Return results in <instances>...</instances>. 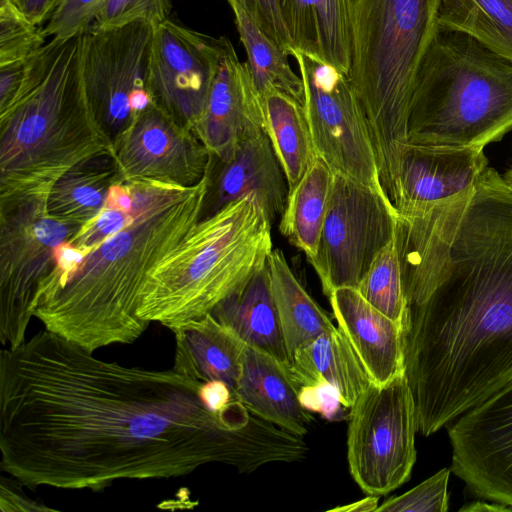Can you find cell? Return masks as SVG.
Listing matches in <instances>:
<instances>
[{"label": "cell", "mask_w": 512, "mask_h": 512, "mask_svg": "<svg viewBox=\"0 0 512 512\" xmlns=\"http://www.w3.org/2000/svg\"><path fill=\"white\" fill-rule=\"evenodd\" d=\"M201 381L129 367L46 329L0 353V466L34 489L102 490L210 463L240 473L282 460L285 434L234 399L210 411Z\"/></svg>", "instance_id": "1"}, {"label": "cell", "mask_w": 512, "mask_h": 512, "mask_svg": "<svg viewBox=\"0 0 512 512\" xmlns=\"http://www.w3.org/2000/svg\"><path fill=\"white\" fill-rule=\"evenodd\" d=\"M404 374L429 436L512 381V190L493 168L454 197L396 212Z\"/></svg>", "instance_id": "2"}, {"label": "cell", "mask_w": 512, "mask_h": 512, "mask_svg": "<svg viewBox=\"0 0 512 512\" xmlns=\"http://www.w3.org/2000/svg\"><path fill=\"white\" fill-rule=\"evenodd\" d=\"M126 183L130 221L86 254L61 245L33 304L46 330L92 353L131 344L146 331L149 324L137 315L142 286L202 218L209 188L207 174L191 187Z\"/></svg>", "instance_id": "3"}, {"label": "cell", "mask_w": 512, "mask_h": 512, "mask_svg": "<svg viewBox=\"0 0 512 512\" xmlns=\"http://www.w3.org/2000/svg\"><path fill=\"white\" fill-rule=\"evenodd\" d=\"M81 51L82 34L51 38L28 60L18 95L0 110V212L46 200L78 164L114 156L85 91Z\"/></svg>", "instance_id": "4"}, {"label": "cell", "mask_w": 512, "mask_h": 512, "mask_svg": "<svg viewBox=\"0 0 512 512\" xmlns=\"http://www.w3.org/2000/svg\"><path fill=\"white\" fill-rule=\"evenodd\" d=\"M439 0H351L352 89L364 114L381 185L392 201L413 88L437 28Z\"/></svg>", "instance_id": "5"}, {"label": "cell", "mask_w": 512, "mask_h": 512, "mask_svg": "<svg viewBox=\"0 0 512 512\" xmlns=\"http://www.w3.org/2000/svg\"><path fill=\"white\" fill-rule=\"evenodd\" d=\"M512 130V61L440 24L411 97L407 144L482 147Z\"/></svg>", "instance_id": "6"}, {"label": "cell", "mask_w": 512, "mask_h": 512, "mask_svg": "<svg viewBox=\"0 0 512 512\" xmlns=\"http://www.w3.org/2000/svg\"><path fill=\"white\" fill-rule=\"evenodd\" d=\"M271 222L249 198L202 218L150 272L137 315L173 330L198 320L265 266L273 250Z\"/></svg>", "instance_id": "7"}, {"label": "cell", "mask_w": 512, "mask_h": 512, "mask_svg": "<svg viewBox=\"0 0 512 512\" xmlns=\"http://www.w3.org/2000/svg\"><path fill=\"white\" fill-rule=\"evenodd\" d=\"M347 460L351 476L368 495L388 494L409 478L416 461V408L407 378L372 383L351 407Z\"/></svg>", "instance_id": "8"}, {"label": "cell", "mask_w": 512, "mask_h": 512, "mask_svg": "<svg viewBox=\"0 0 512 512\" xmlns=\"http://www.w3.org/2000/svg\"><path fill=\"white\" fill-rule=\"evenodd\" d=\"M81 226L46 211V200H33L0 212V339L20 345L33 317L41 283L55 263L58 248Z\"/></svg>", "instance_id": "9"}, {"label": "cell", "mask_w": 512, "mask_h": 512, "mask_svg": "<svg viewBox=\"0 0 512 512\" xmlns=\"http://www.w3.org/2000/svg\"><path fill=\"white\" fill-rule=\"evenodd\" d=\"M291 56L303 82V107L317 156L333 172L362 182L389 199L381 185L367 123L348 76L302 52L293 51Z\"/></svg>", "instance_id": "10"}, {"label": "cell", "mask_w": 512, "mask_h": 512, "mask_svg": "<svg viewBox=\"0 0 512 512\" xmlns=\"http://www.w3.org/2000/svg\"><path fill=\"white\" fill-rule=\"evenodd\" d=\"M396 209L371 187L334 172L318 255L311 264L327 297L357 288L377 253L394 237Z\"/></svg>", "instance_id": "11"}, {"label": "cell", "mask_w": 512, "mask_h": 512, "mask_svg": "<svg viewBox=\"0 0 512 512\" xmlns=\"http://www.w3.org/2000/svg\"><path fill=\"white\" fill-rule=\"evenodd\" d=\"M153 35L154 27L145 21L82 34L85 91L112 142L151 103L148 72Z\"/></svg>", "instance_id": "12"}, {"label": "cell", "mask_w": 512, "mask_h": 512, "mask_svg": "<svg viewBox=\"0 0 512 512\" xmlns=\"http://www.w3.org/2000/svg\"><path fill=\"white\" fill-rule=\"evenodd\" d=\"M221 58V37L196 32L170 18L154 28L148 90L151 102L194 131Z\"/></svg>", "instance_id": "13"}, {"label": "cell", "mask_w": 512, "mask_h": 512, "mask_svg": "<svg viewBox=\"0 0 512 512\" xmlns=\"http://www.w3.org/2000/svg\"><path fill=\"white\" fill-rule=\"evenodd\" d=\"M451 471L475 495L512 508V381L448 427Z\"/></svg>", "instance_id": "14"}, {"label": "cell", "mask_w": 512, "mask_h": 512, "mask_svg": "<svg viewBox=\"0 0 512 512\" xmlns=\"http://www.w3.org/2000/svg\"><path fill=\"white\" fill-rule=\"evenodd\" d=\"M118 182L153 180L191 187L207 174L211 153L196 133L152 102L113 141Z\"/></svg>", "instance_id": "15"}, {"label": "cell", "mask_w": 512, "mask_h": 512, "mask_svg": "<svg viewBox=\"0 0 512 512\" xmlns=\"http://www.w3.org/2000/svg\"><path fill=\"white\" fill-rule=\"evenodd\" d=\"M263 103L252 83L248 66L226 37H221V58L205 109L194 132L212 156L225 161L247 136L264 129Z\"/></svg>", "instance_id": "16"}, {"label": "cell", "mask_w": 512, "mask_h": 512, "mask_svg": "<svg viewBox=\"0 0 512 512\" xmlns=\"http://www.w3.org/2000/svg\"><path fill=\"white\" fill-rule=\"evenodd\" d=\"M207 175L202 218L243 198L255 201L271 224L282 215L289 191L287 180L264 129L244 138L225 161L211 155Z\"/></svg>", "instance_id": "17"}, {"label": "cell", "mask_w": 512, "mask_h": 512, "mask_svg": "<svg viewBox=\"0 0 512 512\" xmlns=\"http://www.w3.org/2000/svg\"><path fill=\"white\" fill-rule=\"evenodd\" d=\"M487 165L482 147L407 145L392 201L396 212L425 209L454 197Z\"/></svg>", "instance_id": "18"}, {"label": "cell", "mask_w": 512, "mask_h": 512, "mask_svg": "<svg viewBox=\"0 0 512 512\" xmlns=\"http://www.w3.org/2000/svg\"><path fill=\"white\" fill-rule=\"evenodd\" d=\"M343 332L375 384L404 372V328L372 306L356 288L340 287L328 297Z\"/></svg>", "instance_id": "19"}, {"label": "cell", "mask_w": 512, "mask_h": 512, "mask_svg": "<svg viewBox=\"0 0 512 512\" xmlns=\"http://www.w3.org/2000/svg\"><path fill=\"white\" fill-rule=\"evenodd\" d=\"M234 395L254 415L295 435L307 434L313 422L289 365L248 346Z\"/></svg>", "instance_id": "20"}, {"label": "cell", "mask_w": 512, "mask_h": 512, "mask_svg": "<svg viewBox=\"0 0 512 512\" xmlns=\"http://www.w3.org/2000/svg\"><path fill=\"white\" fill-rule=\"evenodd\" d=\"M293 51L315 57L348 76L351 0H278Z\"/></svg>", "instance_id": "21"}, {"label": "cell", "mask_w": 512, "mask_h": 512, "mask_svg": "<svg viewBox=\"0 0 512 512\" xmlns=\"http://www.w3.org/2000/svg\"><path fill=\"white\" fill-rule=\"evenodd\" d=\"M173 367L201 382L219 380L235 391L246 345L211 313L171 330Z\"/></svg>", "instance_id": "22"}, {"label": "cell", "mask_w": 512, "mask_h": 512, "mask_svg": "<svg viewBox=\"0 0 512 512\" xmlns=\"http://www.w3.org/2000/svg\"><path fill=\"white\" fill-rule=\"evenodd\" d=\"M211 314L230 328L246 346L290 366L272 294L268 262L221 301Z\"/></svg>", "instance_id": "23"}, {"label": "cell", "mask_w": 512, "mask_h": 512, "mask_svg": "<svg viewBox=\"0 0 512 512\" xmlns=\"http://www.w3.org/2000/svg\"><path fill=\"white\" fill-rule=\"evenodd\" d=\"M289 368L299 387L330 386L348 409L373 383L337 326L299 347L290 360Z\"/></svg>", "instance_id": "24"}, {"label": "cell", "mask_w": 512, "mask_h": 512, "mask_svg": "<svg viewBox=\"0 0 512 512\" xmlns=\"http://www.w3.org/2000/svg\"><path fill=\"white\" fill-rule=\"evenodd\" d=\"M116 182L118 171L112 155L89 159L55 182L46 198V211L60 221L82 227L101 213Z\"/></svg>", "instance_id": "25"}, {"label": "cell", "mask_w": 512, "mask_h": 512, "mask_svg": "<svg viewBox=\"0 0 512 512\" xmlns=\"http://www.w3.org/2000/svg\"><path fill=\"white\" fill-rule=\"evenodd\" d=\"M333 176L334 172L328 164L317 157L297 185L288 192L280 216L281 234L306 255L310 264L318 255Z\"/></svg>", "instance_id": "26"}, {"label": "cell", "mask_w": 512, "mask_h": 512, "mask_svg": "<svg viewBox=\"0 0 512 512\" xmlns=\"http://www.w3.org/2000/svg\"><path fill=\"white\" fill-rule=\"evenodd\" d=\"M268 269L274 302L291 360L299 347L336 326L296 278L281 249L272 250Z\"/></svg>", "instance_id": "27"}, {"label": "cell", "mask_w": 512, "mask_h": 512, "mask_svg": "<svg viewBox=\"0 0 512 512\" xmlns=\"http://www.w3.org/2000/svg\"><path fill=\"white\" fill-rule=\"evenodd\" d=\"M263 110L264 130L290 191L318 157L304 107L293 97L274 91L264 98Z\"/></svg>", "instance_id": "28"}, {"label": "cell", "mask_w": 512, "mask_h": 512, "mask_svg": "<svg viewBox=\"0 0 512 512\" xmlns=\"http://www.w3.org/2000/svg\"><path fill=\"white\" fill-rule=\"evenodd\" d=\"M230 7L247 54L248 71L262 103L269 93L279 91L303 105V82L292 70L288 61L289 55L270 40L240 7Z\"/></svg>", "instance_id": "29"}, {"label": "cell", "mask_w": 512, "mask_h": 512, "mask_svg": "<svg viewBox=\"0 0 512 512\" xmlns=\"http://www.w3.org/2000/svg\"><path fill=\"white\" fill-rule=\"evenodd\" d=\"M437 21L512 61V0H439Z\"/></svg>", "instance_id": "30"}, {"label": "cell", "mask_w": 512, "mask_h": 512, "mask_svg": "<svg viewBox=\"0 0 512 512\" xmlns=\"http://www.w3.org/2000/svg\"><path fill=\"white\" fill-rule=\"evenodd\" d=\"M356 289L372 306L404 328L407 301L394 237L377 253Z\"/></svg>", "instance_id": "31"}, {"label": "cell", "mask_w": 512, "mask_h": 512, "mask_svg": "<svg viewBox=\"0 0 512 512\" xmlns=\"http://www.w3.org/2000/svg\"><path fill=\"white\" fill-rule=\"evenodd\" d=\"M131 193L126 182H116L110 188L101 213L83 225L66 244L83 255L120 231L131 219Z\"/></svg>", "instance_id": "32"}, {"label": "cell", "mask_w": 512, "mask_h": 512, "mask_svg": "<svg viewBox=\"0 0 512 512\" xmlns=\"http://www.w3.org/2000/svg\"><path fill=\"white\" fill-rule=\"evenodd\" d=\"M13 0H0V65L30 59L46 42Z\"/></svg>", "instance_id": "33"}, {"label": "cell", "mask_w": 512, "mask_h": 512, "mask_svg": "<svg viewBox=\"0 0 512 512\" xmlns=\"http://www.w3.org/2000/svg\"><path fill=\"white\" fill-rule=\"evenodd\" d=\"M171 10V0H105L90 29L107 30L136 21L155 28L169 19Z\"/></svg>", "instance_id": "34"}, {"label": "cell", "mask_w": 512, "mask_h": 512, "mask_svg": "<svg viewBox=\"0 0 512 512\" xmlns=\"http://www.w3.org/2000/svg\"><path fill=\"white\" fill-rule=\"evenodd\" d=\"M451 468H444L406 493L389 498L376 512H444L448 510L447 485Z\"/></svg>", "instance_id": "35"}, {"label": "cell", "mask_w": 512, "mask_h": 512, "mask_svg": "<svg viewBox=\"0 0 512 512\" xmlns=\"http://www.w3.org/2000/svg\"><path fill=\"white\" fill-rule=\"evenodd\" d=\"M105 0H57L43 26L45 37L67 39L86 33Z\"/></svg>", "instance_id": "36"}, {"label": "cell", "mask_w": 512, "mask_h": 512, "mask_svg": "<svg viewBox=\"0 0 512 512\" xmlns=\"http://www.w3.org/2000/svg\"><path fill=\"white\" fill-rule=\"evenodd\" d=\"M240 7L247 16L281 50L291 56L293 47L282 20L278 0H227Z\"/></svg>", "instance_id": "37"}, {"label": "cell", "mask_w": 512, "mask_h": 512, "mask_svg": "<svg viewBox=\"0 0 512 512\" xmlns=\"http://www.w3.org/2000/svg\"><path fill=\"white\" fill-rule=\"evenodd\" d=\"M299 399L306 410L318 412L330 421H339L349 417L350 409L342 404L338 393L330 386H300Z\"/></svg>", "instance_id": "38"}, {"label": "cell", "mask_w": 512, "mask_h": 512, "mask_svg": "<svg viewBox=\"0 0 512 512\" xmlns=\"http://www.w3.org/2000/svg\"><path fill=\"white\" fill-rule=\"evenodd\" d=\"M28 60L0 65V110L8 107L18 95L26 77Z\"/></svg>", "instance_id": "39"}, {"label": "cell", "mask_w": 512, "mask_h": 512, "mask_svg": "<svg viewBox=\"0 0 512 512\" xmlns=\"http://www.w3.org/2000/svg\"><path fill=\"white\" fill-rule=\"evenodd\" d=\"M198 393L203 404L213 412L222 410L235 399L231 388L219 380L202 382Z\"/></svg>", "instance_id": "40"}, {"label": "cell", "mask_w": 512, "mask_h": 512, "mask_svg": "<svg viewBox=\"0 0 512 512\" xmlns=\"http://www.w3.org/2000/svg\"><path fill=\"white\" fill-rule=\"evenodd\" d=\"M0 504L1 511H42L53 510L39 502L27 498L21 491L13 487L4 477L1 480Z\"/></svg>", "instance_id": "41"}, {"label": "cell", "mask_w": 512, "mask_h": 512, "mask_svg": "<svg viewBox=\"0 0 512 512\" xmlns=\"http://www.w3.org/2000/svg\"><path fill=\"white\" fill-rule=\"evenodd\" d=\"M19 10L35 25L44 26L57 0H13Z\"/></svg>", "instance_id": "42"}, {"label": "cell", "mask_w": 512, "mask_h": 512, "mask_svg": "<svg viewBox=\"0 0 512 512\" xmlns=\"http://www.w3.org/2000/svg\"><path fill=\"white\" fill-rule=\"evenodd\" d=\"M379 496H373L370 495L362 500H359L357 502L344 505L341 507H337L333 509L332 511H343V512H368V511H375L378 504Z\"/></svg>", "instance_id": "43"}, {"label": "cell", "mask_w": 512, "mask_h": 512, "mask_svg": "<svg viewBox=\"0 0 512 512\" xmlns=\"http://www.w3.org/2000/svg\"><path fill=\"white\" fill-rule=\"evenodd\" d=\"M461 511H509L511 507L504 504H486L482 502L471 503L468 506L462 507Z\"/></svg>", "instance_id": "44"}, {"label": "cell", "mask_w": 512, "mask_h": 512, "mask_svg": "<svg viewBox=\"0 0 512 512\" xmlns=\"http://www.w3.org/2000/svg\"><path fill=\"white\" fill-rule=\"evenodd\" d=\"M505 184L512 190V167L502 176Z\"/></svg>", "instance_id": "45"}]
</instances>
